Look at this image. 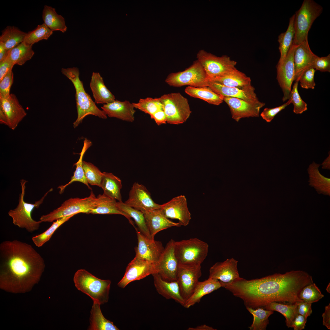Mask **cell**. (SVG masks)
Here are the masks:
<instances>
[{"instance_id":"obj_1","label":"cell","mask_w":330,"mask_h":330,"mask_svg":"<svg viewBox=\"0 0 330 330\" xmlns=\"http://www.w3.org/2000/svg\"><path fill=\"white\" fill-rule=\"evenodd\" d=\"M313 283L307 273L293 270L249 280L242 278L223 288L242 299L246 307L255 309L272 302L293 304L302 301L299 298L300 292Z\"/></svg>"},{"instance_id":"obj_2","label":"cell","mask_w":330,"mask_h":330,"mask_svg":"<svg viewBox=\"0 0 330 330\" xmlns=\"http://www.w3.org/2000/svg\"><path fill=\"white\" fill-rule=\"evenodd\" d=\"M45 264L30 244L17 240L0 244V288L14 294L31 291L39 281Z\"/></svg>"},{"instance_id":"obj_3","label":"cell","mask_w":330,"mask_h":330,"mask_svg":"<svg viewBox=\"0 0 330 330\" xmlns=\"http://www.w3.org/2000/svg\"><path fill=\"white\" fill-rule=\"evenodd\" d=\"M62 74L73 84L75 90V98L77 117L73 123L74 128L81 123L86 116L92 115L102 119H106L107 116L102 110L99 109L85 91L82 82L79 78V72L76 67L62 68Z\"/></svg>"},{"instance_id":"obj_4","label":"cell","mask_w":330,"mask_h":330,"mask_svg":"<svg viewBox=\"0 0 330 330\" xmlns=\"http://www.w3.org/2000/svg\"><path fill=\"white\" fill-rule=\"evenodd\" d=\"M73 281L76 288L90 297L93 302L100 305L108 302L110 280L101 279L84 269H80L75 273Z\"/></svg>"},{"instance_id":"obj_5","label":"cell","mask_w":330,"mask_h":330,"mask_svg":"<svg viewBox=\"0 0 330 330\" xmlns=\"http://www.w3.org/2000/svg\"><path fill=\"white\" fill-rule=\"evenodd\" d=\"M27 182L23 179L20 180L21 192L20 195L18 205L14 209L9 211L8 214L12 218L13 223L15 226L32 233L38 230L40 224L42 222L40 220L38 221L33 219L31 217L32 212L35 208H38L48 193L52 190V189L47 191L40 200L36 201L34 204L28 203L24 200L25 184Z\"/></svg>"},{"instance_id":"obj_6","label":"cell","mask_w":330,"mask_h":330,"mask_svg":"<svg viewBox=\"0 0 330 330\" xmlns=\"http://www.w3.org/2000/svg\"><path fill=\"white\" fill-rule=\"evenodd\" d=\"M208 248L207 243L191 238L175 241V253L179 265L200 266L207 255Z\"/></svg>"},{"instance_id":"obj_7","label":"cell","mask_w":330,"mask_h":330,"mask_svg":"<svg viewBox=\"0 0 330 330\" xmlns=\"http://www.w3.org/2000/svg\"><path fill=\"white\" fill-rule=\"evenodd\" d=\"M98 195L96 197L92 191L90 196L84 198H71L62 203L56 209L46 215L41 216L39 220L42 222H51L64 217L74 215L79 213L89 214L90 211L100 202Z\"/></svg>"},{"instance_id":"obj_8","label":"cell","mask_w":330,"mask_h":330,"mask_svg":"<svg viewBox=\"0 0 330 330\" xmlns=\"http://www.w3.org/2000/svg\"><path fill=\"white\" fill-rule=\"evenodd\" d=\"M322 7L313 0H304L295 14V35L293 43L298 46L308 39L309 31L314 20L321 14Z\"/></svg>"},{"instance_id":"obj_9","label":"cell","mask_w":330,"mask_h":330,"mask_svg":"<svg viewBox=\"0 0 330 330\" xmlns=\"http://www.w3.org/2000/svg\"><path fill=\"white\" fill-rule=\"evenodd\" d=\"M159 98L163 105L167 123L182 124L189 118L191 111L188 100L180 93L163 94Z\"/></svg>"},{"instance_id":"obj_10","label":"cell","mask_w":330,"mask_h":330,"mask_svg":"<svg viewBox=\"0 0 330 330\" xmlns=\"http://www.w3.org/2000/svg\"><path fill=\"white\" fill-rule=\"evenodd\" d=\"M165 81L169 86L175 87L186 85L201 87L207 86L208 79L202 66L196 60L184 71L170 74Z\"/></svg>"},{"instance_id":"obj_11","label":"cell","mask_w":330,"mask_h":330,"mask_svg":"<svg viewBox=\"0 0 330 330\" xmlns=\"http://www.w3.org/2000/svg\"><path fill=\"white\" fill-rule=\"evenodd\" d=\"M197 58L205 72L208 79L223 76L235 68L237 64L226 55L217 57L204 50L199 51Z\"/></svg>"},{"instance_id":"obj_12","label":"cell","mask_w":330,"mask_h":330,"mask_svg":"<svg viewBox=\"0 0 330 330\" xmlns=\"http://www.w3.org/2000/svg\"><path fill=\"white\" fill-rule=\"evenodd\" d=\"M157 264L135 256L128 265L124 275L118 282V286L124 288L133 281L157 273Z\"/></svg>"},{"instance_id":"obj_13","label":"cell","mask_w":330,"mask_h":330,"mask_svg":"<svg viewBox=\"0 0 330 330\" xmlns=\"http://www.w3.org/2000/svg\"><path fill=\"white\" fill-rule=\"evenodd\" d=\"M296 46L292 43L282 64L276 67L277 79L283 93L282 99L283 102L289 99L292 84L294 81L293 55Z\"/></svg>"},{"instance_id":"obj_14","label":"cell","mask_w":330,"mask_h":330,"mask_svg":"<svg viewBox=\"0 0 330 330\" xmlns=\"http://www.w3.org/2000/svg\"><path fill=\"white\" fill-rule=\"evenodd\" d=\"M175 241L170 240L167 244L157 264V273L168 281L177 280L179 263L175 253Z\"/></svg>"},{"instance_id":"obj_15","label":"cell","mask_w":330,"mask_h":330,"mask_svg":"<svg viewBox=\"0 0 330 330\" xmlns=\"http://www.w3.org/2000/svg\"><path fill=\"white\" fill-rule=\"evenodd\" d=\"M124 203L143 213L160 208L162 206V205L154 201L150 193L145 186L136 182L133 185L129 193L128 198Z\"/></svg>"},{"instance_id":"obj_16","label":"cell","mask_w":330,"mask_h":330,"mask_svg":"<svg viewBox=\"0 0 330 330\" xmlns=\"http://www.w3.org/2000/svg\"><path fill=\"white\" fill-rule=\"evenodd\" d=\"M223 100L229 106L232 118L237 122L243 118L258 117L260 109L265 105L259 101L250 102L233 97H224Z\"/></svg>"},{"instance_id":"obj_17","label":"cell","mask_w":330,"mask_h":330,"mask_svg":"<svg viewBox=\"0 0 330 330\" xmlns=\"http://www.w3.org/2000/svg\"><path fill=\"white\" fill-rule=\"evenodd\" d=\"M201 275V266L179 264L177 281L181 295L185 301L192 294Z\"/></svg>"},{"instance_id":"obj_18","label":"cell","mask_w":330,"mask_h":330,"mask_svg":"<svg viewBox=\"0 0 330 330\" xmlns=\"http://www.w3.org/2000/svg\"><path fill=\"white\" fill-rule=\"evenodd\" d=\"M238 261L233 258L217 262L209 269V277L219 281L222 287L240 280L237 265Z\"/></svg>"},{"instance_id":"obj_19","label":"cell","mask_w":330,"mask_h":330,"mask_svg":"<svg viewBox=\"0 0 330 330\" xmlns=\"http://www.w3.org/2000/svg\"><path fill=\"white\" fill-rule=\"evenodd\" d=\"M135 229L138 240V246L135 249V256L158 263L164 249L161 242L150 239L137 228Z\"/></svg>"},{"instance_id":"obj_20","label":"cell","mask_w":330,"mask_h":330,"mask_svg":"<svg viewBox=\"0 0 330 330\" xmlns=\"http://www.w3.org/2000/svg\"><path fill=\"white\" fill-rule=\"evenodd\" d=\"M0 113L4 116L7 126L12 130L16 129L27 114L13 94H10L8 98L0 99Z\"/></svg>"},{"instance_id":"obj_21","label":"cell","mask_w":330,"mask_h":330,"mask_svg":"<svg viewBox=\"0 0 330 330\" xmlns=\"http://www.w3.org/2000/svg\"><path fill=\"white\" fill-rule=\"evenodd\" d=\"M161 209L167 218L178 220L181 226H187L191 219V214L184 195H181L173 198L162 204Z\"/></svg>"},{"instance_id":"obj_22","label":"cell","mask_w":330,"mask_h":330,"mask_svg":"<svg viewBox=\"0 0 330 330\" xmlns=\"http://www.w3.org/2000/svg\"><path fill=\"white\" fill-rule=\"evenodd\" d=\"M207 86L224 97L237 98L250 102L259 101L255 92V89L251 85L242 88L229 87L208 80Z\"/></svg>"},{"instance_id":"obj_23","label":"cell","mask_w":330,"mask_h":330,"mask_svg":"<svg viewBox=\"0 0 330 330\" xmlns=\"http://www.w3.org/2000/svg\"><path fill=\"white\" fill-rule=\"evenodd\" d=\"M101 108L110 117L130 122L134 120L135 108L133 103L129 101L115 100L111 103L104 104Z\"/></svg>"},{"instance_id":"obj_24","label":"cell","mask_w":330,"mask_h":330,"mask_svg":"<svg viewBox=\"0 0 330 330\" xmlns=\"http://www.w3.org/2000/svg\"><path fill=\"white\" fill-rule=\"evenodd\" d=\"M314 54L310 49L308 39L296 46L293 55L295 68L294 81L299 82V78L304 71L311 67Z\"/></svg>"},{"instance_id":"obj_25","label":"cell","mask_w":330,"mask_h":330,"mask_svg":"<svg viewBox=\"0 0 330 330\" xmlns=\"http://www.w3.org/2000/svg\"><path fill=\"white\" fill-rule=\"evenodd\" d=\"M146 222L152 240L159 232L172 227L181 226L179 222H172L167 218L161 208L144 213Z\"/></svg>"},{"instance_id":"obj_26","label":"cell","mask_w":330,"mask_h":330,"mask_svg":"<svg viewBox=\"0 0 330 330\" xmlns=\"http://www.w3.org/2000/svg\"><path fill=\"white\" fill-rule=\"evenodd\" d=\"M154 284L158 293L167 299H172L184 306L185 300L182 296L177 280L168 281L163 279L158 273L152 274Z\"/></svg>"},{"instance_id":"obj_27","label":"cell","mask_w":330,"mask_h":330,"mask_svg":"<svg viewBox=\"0 0 330 330\" xmlns=\"http://www.w3.org/2000/svg\"><path fill=\"white\" fill-rule=\"evenodd\" d=\"M90 86L95 103L104 105L116 100L115 96L106 86L99 72L92 73Z\"/></svg>"},{"instance_id":"obj_28","label":"cell","mask_w":330,"mask_h":330,"mask_svg":"<svg viewBox=\"0 0 330 330\" xmlns=\"http://www.w3.org/2000/svg\"><path fill=\"white\" fill-rule=\"evenodd\" d=\"M313 161L307 169L309 174V185L314 187L318 194L330 196V178L326 177L320 173V166Z\"/></svg>"},{"instance_id":"obj_29","label":"cell","mask_w":330,"mask_h":330,"mask_svg":"<svg viewBox=\"0 0 330 330\" xmlns=\"http://www.w3.org/2000/svg\"><path fill=\"white\" fill-rule=\"evenodd\" d=\"M222 287L219 281L209 277L203 281H199L192 295L186 301L184 307L189 308L199 302L202 298Z\"/></svg>"},{"instance_id":"obj_30","label":"cell","mask_w":330,"mask_h":330,"mask_svg":"<svg viewBox=\"0 0 330 330\" xmlns=\"http://www.w3.org/2000/svg\"><path fill=\"white\" fill-rule=\"evenodd\" d=\"M100 197V202L91 209L89 214H118L123 215L127 218L130 223L135 228L134 222L131 217L126 213L121 210L118 206L116 200L111 198L104 194L98 195Z\"/></svg>"},{"instance_id":"obj_31","label":"cell","mask_w":330,"mask_h":330,"mask_svg":"<svg viewBox=\"0 0 330 330\" xmlns=\"http://www.w3.org/2000/svg\"><path fill=\"white\" fill-rule=\"evenodd\" d=\"M208 80L229 87L242 88L251 85L250 78L236 67L223 76Z\"/></svg>"},{"instance_id":"obj_32","label":"cell","mask_w":330,"mask_h":330,"mask_svg":"<svg viewBox=\"0 0 330 330\" xmlns=\"http://www.w3.org/2000/svg\"><path fill=\"white\" fill-rule=\"evenodd\" d=\"M122 187V181L119 178L112 173L103 172L100 187L103 190V194L119 202H121L120 191Z\"/></svg>"},{"instance_id":"obj_33","label":"cell","mask_w":330,"mask_h":330,"mask_svg":"<svg viewBox=\"0 0 330 330\" xmlns=\"http://www.w3.org/2000/svg\"><path fill=\"white\" fill-rule=\"evenodd\" d=\"M90 330H119L113 323L106 319L102 314L100 305L93 302L90 311Z\"/></svg>"},{"instance_id":"obj_34","label":"cell","mask_w":330,"mask_h":330,"mask_svg":"<svg viewBox=\"0 0 330 330\" xmlns=\"http://www.w3.org/2000/svg\"><path fill=\"white\" fill-rule=\"evenodd\" d=\"M185 91L190 96L200 99L215 105H219L223 101L224 97L217 94L208 86H188L185 88Z\"/></svg>"},{"instance_id":"obj_35","label":"cell","mask_w":330,"mask_h":330,"mask_svg":"<svg viewBox=\"0 0 330 330\" xmlns=\"http://www.w3.org/2000/svg\"><path fill=\"white\" fill-rule=\"evenodd\" d=\"M295 17L294 14L289 18V25L286 31L281 33L278 37L280 57L277 65L282 64L293 43L295 35Z\"/></svg>"},{"instance_id":"obj_36","label":"cell","mask_w":330,"mask_h":330,"mask_svg":"<svg viewBox=\"0 0 330 330\" xmlns=\"http://www.w3.org/2000/svg\"><path fill=\"white\" fill-rule=\"evenodd\" d=\"M92 145V142L87 139H85L83 142V145L82 151L80 153V156L78 161L75 164L76 166V169L74 172L73 175L71 178L70 181L64 185H61L58 187L59 189V193H62L65 188L68 185L75 182H82L86 185L88 189H92L89 186L85 175L84 170L82 167L83 158L86 150Z\"/></svg>"},{"instance_id":"obj_37","label":"cell","mask_w":330,"mask_h":330,"mask_svg":"<svg viewBox=\"0 0 330 330\" xmlns=\"http://www.w3.org/2000/svg\"><path fill=\"white\" fill-rule=\"evenodd\" d=\"M42 18L44 23L52 31L65 32L67 27L65 20L61 15L58 14L54 8L47 5L44 6Z\"/></svg>"},{"instance_id":"obj_38","label":"cell","mask_w":330,"mask_h":330,"mask_svg":"<svg viewBox=\"0 0 330 330\" xmlns=\"http://www.w3.org/2000/svg\"><path fill=\"white\" fill-rule=\"evenodd\" d=\"M27 34L16 27L9 26L2 31L0 42L9 50L23 42Z\"/></svg>"},{"instance_id":"obj_39","label":"cell","mask_w":330,"mask_h":330,"mask_svg":"<svg viewBox=\"0 0 330 330\" xmlns=\"http://www.w3.org/2000/svg\"><path fill=\"white\" fill-rule=\"evenodd\" d=\"M32 46L23 41L9 50L8 56L14 65H22L31 59L34 55Z\"/></svg>"},{"instance_id":"obj_40","label":"cell","mask_w":330,"mask_h":330,"mask_svg":"<svg viewBox=\"0 0 330 330\" xmlns=\"http://www.w3.org/2000/svg\"><path fill=\"white\" fill-rule=\"evenodd\" d=\"M297 303L286 305L278 302H272L268 303L264 308L280 313L285 318L286 326L288 328H291L293 321L298 314Z\"/></svg>"},{"instance_id":"obj_41","label":"cell","mask_w":330,"mask_h":330,"mask_svg":"<svg viewBox=\"0 0 330 330\" xmlns=\"http://www.w3.org/2000/svg\"><path fill=\"white\" fill-rule=\"evenodd\" d=\"M118 207L134 219L140 231L148 238L152 239L147 226L144 213L141 211L128 206L122 201L118 202Z\"/></svg>"},{"instance_id":"obj_42","label":"cell","mask_w":330,"mask_h":330,"mask_svg":"<svg viewBox=\"0 0 330 330\" xmlns=\"http://www.w3.org/2000/svg\"><path fill=\"white\" fill-rule=\"evenodd\" d=\"M253 316L252 324L249 327L250 330H265L269 323V317L273 313V311L265 310L262 307L254 309L246 307Z\"/></svg>"},{"instance_id":"obj_43","label":"cell","mask_w":330,"mask_h":330,"mask_svg":"<svg viewBox=\"0 0 330 330\" xmlns=\"http://www.w3.org/2000/svg\"><path fill=\"white\" fill-rule=\"evenodd\" d=\"M134 107L150 116L157 111L163 109L159 97H147L140 99L138 102L133 103Z\"/></svg>"},{"instance_id":"obj_44","label":"cell","mask_w":330,"mask_h":330,"mask_svg":"<svg viewBox=\"0 0 330 330\" xmlns=\"http://www.w3.org/2000/svg\"><path fill=\"white\" fill-rule=\"evenodd\" d=\"M73 216L74 215L64 217L55 220L44 232L32 237V240L33 243L38 247L42 246L50 240L57 229Z\"/></svg>"},{"instance_id":"obj_45","label":"cell","mask_w":330,"mask_h":330,"mask_svg":"<svg viewBox=\"0 0 330 330\" xmlns=\"http://www.w3.org/2000/svg\"><path fill=\"white\" fill-rule=\"evenodd\" d=\"M53 33V31L43 23L27 33L24 41L28 45H33L41 40H47Z\"/></svg>"},{"instance_id":"obj_46","label":"cell","mask_w":330,"mask_h":330,"mask_svg":"<svg viewBox=\"0 0 330 330\" xmlns=\"http://www.w3.org/2000/svg\"><path fill=\"white\" fill-rule=\"evenodd\" d=\"M299 298L302 301L312 304L319 301L324 297L320 289L314 283L304 287L299 294Z\"/></svg>"},{"instance_id":"obj_47","label":"cell","mask_w":330,"mask_h":330,"mask_svg":"<svg viewBox=\"0 0 330 330\" xmlns=\"http://www.w3.org/2000/svg\"><path fill=\"white\" fill-rule=\"evenodd\" d=\"M82 167L88 184L100 187L103 172L92 163L84 161H83Z\"/></svg>"},{"instance_id":"obj_48","label":"cell","mask_w":330,"mask_h":330,"mask_svg":"<svg viewBox=\"0 0 330 330\" xmlns=\"http://www.w3.org/2000/svg\"><path fill=\"white\" fill-rule=\"evenodd\" d=\"M299 81L295 82L290 94L289 98L294 105L293 112L301 114L307 110V104L301 98L298 91Z\"/></svg>"},{"instance_id":"obj_49","label":"cell","mask_w":330,"mask_h":330,"mask_svg":"<svg viewBox=\"0 0 330 330\" xmlns=\"http://www.w3.org/2000/svg\"><path fill=\"white\" fill-rule=\"evenodd\" d=\"M316 71L314 68L310 67L304 71L299 80L300 86L302 88L305 89H314L316 83L314 76Z\"/></svg>"},{"instance_id":"obj_50","label":"cell","mask_w":330,"mask_h":330,"mask_svg":"<svg viewBox=\"0 0 330 330\" xmlns=\"http://www.w3.org/2000/svg\"><path fill=\"white\" fill-rule=\"evenodd\" d=\"M13 82V74L12 70L0 80V99H6L9 97Z\"/></svg>"},{"instance_id":"obj_51","label":"cell","mask_w":330,"mask_h":330,"mask_svg":"<svg viewBox=\"0 0 330 330\" xmlns=\"http://www.w3.org/2000/svg\"><path fill=\"white\" fill-rule=\"evenodd\" d=\"M311 67L316 70L330 72V54L326 57H320L314 54L312 58Z\"/></svg>"},{"instance_id":"obj_52","label":"cell","mask_w":330,"mask_h":330,"mask_svg":"<svg viewBox=\"0 0 330 330\" xmlns=\"http://www.w3.org/2000/svg\"><path fill=\"white\" fill-rule=\"evenodd\" d=\"M291 103L290 99L282 105L273 108H265L260 114L262 118L267 122H270L279 112Z\"/></svg>"},{"instance_id":"obj_53","label":"cell","mask_w":330,"mask_h":330,"mask_svg":"<svg viewBox=\"0 0 330 330\" xmlns=\"http://www.w3.org/2000/svg\"><path fill=\"white\" fill-rule=\"evenodd\" d=\"M14 65L8 55L4 59L0 61V80L8 72L12 70Z\"/></svg>"},{"instance_id":"obj_54","label":"cell","mask_w":330,"mask_h":330,"mask_svg":"<svg viewBox=\"0 0 330 330\" xmlns=\"http://www.w3.org/2000/svg\"><path fill=\"white\" fill-rule=\"evenodd\" d=\"M297 304L298 314L307 318L312 313V304L301 301L297 302Z\"/></svg>"},{"instance_id":"obj_55","label":"cell","mask_w":330,"mask_h":330,"mask_svg":"<svg viewBox=\"0 0 330 330\" xmlns=\"http://www.w3.org/2000/svg\"><path fill=\"white\" fill-rule=\"evenodd\" d=\"M307 317L298 314L293 321L291 328L294 330H302L305 328Z\"/></svg>"},{"instance_id":"obj_56","label":"cell","mask_w":330,"mask_h":330,"mask_svg":"<svg viewBox=\"0 0 330 330\" xmlns=\"http://www.w3.org/2000/svg\"><path fill=\"white\" fill-rule=\"evenodd\" d=\"M150 116L158 125L166 124L167 122V117L164 109L157 111Z\"/></svg>"},{"instance_id":"obj_57","label":"cell","mask_w":330,"mask_h":330,"mask_svg":"<svg viewBox=\"0 0 330 330\" xmlns=\"http://www.w3.org/2000/svg\"><path fill=\"white\" fill-rule=\"evenodd\" d=\"M323 324L328 329H330V304L325 306V311L322 314Z\"/></svg>"},{"instance_id":"obj_58","label":"cell","mask_w":330,"mask_h":330,"mask_svg":"<svg viewBox=\"0 0 330 330\" xmlns=\"http://www.w3.org/2000/svg\"><path fill=\"white\" fill-rule=\"evenodd\" d=\"M9 50H7L4 45L0 42V61L4 59L7 56Z\"/></svg>"},{"instance_id":"obj_59","label":"cell","mask_w":330,"mask_h":330,"mask_svg":"<svg viewBox=\"0 0 330 330\" xmlns=\"http://www.w3.org/2000/svg\"><path fill=\"white\" fill-rule=\"evenodd\" d=\"M188 330H215L216 329L214 328L211 327L209 326L206 324H202L199 325L195 327H189L187 329Z\"/></svg>"},{"instance_id":"obj_60","label":"cell","mask_w":330,"mask_h":330,"mask_svg":"<svg viewBox=\"0 0 330 330\" xmlns=\"http://www.w3.org/2000/svg\"><path fill=\"white\" fill-rule=\"evenodd\" d=\"M329 156L324 160L322 164V168L324 169L330 170V158Z\"/></svg>"},{"instance_id":"obj_61","label":"cell","mask_w":330,"mask_h":330,"mask_svg":"<svg viewBox=\"0 0 330 330\" xmlns=\"http://www.w3.org/2000/svg\"><path fill=\"white\" fill-rule=\"evenodd\" d=\"M326 290L327 291V292L328 293H330V283H329V284L328 285V286H327V288H326Z\"/></svg>"}]
</instances>
